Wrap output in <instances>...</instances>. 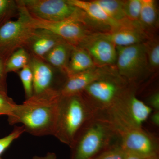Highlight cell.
Wrapping results in <instances>:
<instances>
[{
    "label": "cell",
    "instance_id": "cell-18",
    "mask_svg": "<svg viewBox=\"0 0 159 159\" xmlns=\"http://www.w3.org/2000/svg\"><path fill=\"white\" fill-rule=\"evenodd\" d=\"M74 46L65 41L51 49L43 59L51 66L59 69L66 74L67 67Z\"/></svg>",
    "mask_w": 159,
    "mask_h": 159
},
{
    "label": "cell",
    "instance_id": "cell-13",
    "mask_svg": "<svg viewBox=\"0 0 159 159\" xmlns=\"http://www.w3.org/2000/svg\"><path fill=\"white\" fill-rule=\"evenodd\" d=\"M102 34L116 47H127L142 43L153 36L146 33L139 22H133L127 19L119 28Z\"/></svg>",
    "mask_w": 159,
    "mask_h": 159
},
{
    "label": "cell",
    "instance_id": "cell-29",
    "mask_svg": "<svg viewBox=\"0 0 159 159\" xmlns=\"http://www.w3.org/2000/svg\"><path fill=\"white\" fill-rule=\"evenodd\" d=\"M6 61L0 57V92L7 93L6 74L5 70Z\"/></svg>",
    "mask_w": 159,
    "mask_h": 159
},
{
    "label": "cell",
    "instance_id": "cell-26",
    "mask_svg": "<svg viewBox=\"0 0 159 159\" xmlns=\"http://www.w3.org/2000/svg\"><path fill=\"white\" fill-rule=\"evenodd\" d=\"M25 132V131L23 125L16 126L9 135L0 139V157L12 142L20 138Z\"/></svg>",
    "mask_w": 159,
    "mask_h": 159
},
{
    "label": "cell",
    "instance_id": "cell-19",
    "mask_svg": "<svg viewBox=\"0 0 159 159\" xmlns=\"http://www.w3.org/2000/svg\"><path fill=\"white\" fill-rule=\"evenodd\" d=\"M158 12L155 0H142V7L139 20V25L150 35L158 27Z\"/></svg>",
    "mask_w": 159,
    "mask_h": 159
},
{
    "label": "cell",
    "instance_id": "cell-16",
    "mask_svg": "<svg viewBox=\"0 0 159 159\" xmlns=\"http://www.w3.org/2000/svg\"><path fill=\"white\" fill-rule=\"evenodd\" d=\"M67 1L71 5L81 9L91 19L108 29L109 31L119 28L126 20L119 22L112 19L93 1L67 0Z\"/></svg>",
    "mask_w": 159,
    "mask_h": 159
},
{
    "label": "cell",
    "instance_id": "cell-8",
    "mask_svg": "<svg viewBox=\"0 0 159 159\" xmlns=\"http://www.w3.org/2000/svg\"><path fill=\"white\" fill-rule=\"evenodd\" d=\"M32 17L48 21L58 22L73 18H80L81 9L67 0H21L17 1Z\"/></svg>",
    "mask_w": 159,
    "mask_h": 159
},
{
    "label": "cell",
    "instance_id": "cell-22",
    "mask_svg": "<svg viewBox=\"0 0 159 159\" xmlns=\"http://www.w3.org/2000/svg\"><path fill=\"white\" fill-rule=\"evenodd\" d=\"M149 72L157 70L159 67V41L157 37L152 36L144 43Z\"/></svg>",
    "mask_w": 159,
    "mask_h": 159
},
{
    "label": "cell",
    "instance_id": "cell-30",
    "mask_svg": "<svg viewBox=\"0 0 159 159\" xmlns=\"http://www.w3.org/2000/svg\"><path fill=\"white\" fill-rule=\"evenodd\" d=\"M146 104L150 107L153 111H159V92H154L147 98Z\"/></svg>",
    "mask_w": 159,
    "mask_h": 159
},
{
    "label": "cell",
    "instance_id": "cell-6",
    "mask_svg": "<svg viewBox=\"0 0 159 159\" xmlns=\"http://www.w3.org/2000/svg\"><path fill=\"white\" fill-rule=\"evenodd\" d=\"M110 120L116 131L119 144L125 152L144 157L159 156V141L157 137L143 127Z\"/></svg>",
    "mask_w": 159,
    "mask_h": 159
},
{
    "label": "cell",
    "instance_id": "cell-23",
    "mask_svg": "<svg viewBox=\"0 0 159 159\" xmlns=\"http://www.w3.org/2000/svg\"><path fill=\"white\" fill-rule=\"evenodd\" d=\"M142 7V0L124 1L123 9L125 17L133 22H139Z\"/></svg>",
    "mask_w": 159,
    "mask_h": 159
},
{
    "label": "cell",
    "instance_id": "cell-34",
    "mask_svg": "<svg viewBox=\"0 0 159 159\" xmlns=\"http://www.w3.org/2000/svg\"><path fill=\"white\" fill-rule=\"evenodd\" d=\"M0 159H2L1 158V157H0Z\"/></svg>",
    "mask_w": 159,
    "mask_h": 159
},
{
    "label": "cell",
    "instance_id": "cell-25",
    "mask_svg": "<svg viewBox=\"0 0 159 159\" xmlns=\"http://www.w3.org/2000/svg\"><path fill=\"white\" fill-rule=\"evenodd\" d=\"M125 152L119 142L100 152L93 159H125Z\"/></svg>",
    "mask_w": 159,
    "mask_h": 159
},
{
    "label": "cell",
    "instance_id": "cell-15",
    "mask_svg": "<svg viewBox=\"0 0 159 159\" xmlns=\"http://www.w3.org/2000/svg\"><path fill=\"white\" fill-rule=\"evenodd\" d=\"M65 41L51 31L44 29H35L27 46H30L33 56L43 59L51 49Z\"/></svg>",
    "mask_w": 159,
    "mask_h": 159
},
{
    "label": "cell",
    "instance_id": "cell-11",
    "mask_svg": "<svg viewBox=\"0 0 159 159\" xmlns=\"http://www.w3.org/2000/svg\"><path fill=\"white\" fill-rule=\"evenodd\" d=\"M79 47L86 50L97 66H113L116 64V47L102 33L92 34Z\"/></svg>",
    "mask_w": 159,
    "mask_h": 159
},
{
    "label": "cell",
    "instance_id": "cell-4",
    "mask_svg": "<svg viewBox=\"0 0 159 159\" xmlns=\"http://www.w3.org/2000/svg\"><path fill=\"white\" fill-rule=\"evenodd\" d=\"M95 116L81 94L61 95L53 136L70 148L80 129Z\"/></svg>",
    "mask_w": 159,
    "mask_h": 159
},
{
    "label": "cell",
    "instance_id": "cell-31",
    "mask_svg": "<svg viewBox=\"0 0 159 159\" xmlns=\"http://www.w3.org/2000/svg\"><path fill=\"white\" fill-rule=\"evenodd\" d=\"M125 159H159V156L144 157L125 152Z\"/></svg>",
    "mask_w": 159,
    "mask_h": 159
},
{
    "label": "cell",
    "instance_id": "cell-24",
    "mask_svg": "<svg viewBox=\"0 0 159 159\" xmlns=\"http://www.w3.org/2000/svg\"><path fill=\"white\" fill-rule=\"evenodd\" d=\"M19 76L22 83L26 99L33 96V78L32 71L28 64L18 72Z\"/></svg>",
    "mask_w": 159,
    "mask_h": 159
},
{
    "label": "cell",
    "instance_id": "cell-7",
    "mask_svg": "<svg viewBox=\"0 0 159 159\" xmlns=\"http://www.w3.org/2000/svg\"><path fill=\"white\" fill-rule=\"evenodd\" d=\"M116 68L118 74L136 87L150 73L144 43L127 47H116Z\"/></svg>",
    "mask_w": 159,
    "mask_h": 159
},
{
    "label": "cell",
    "instance_id": "cell-14",
    "mask_svg": "<svg viewBox=\"0 0 159 159\" xmlns=\"http://www.w3.org/2000/svg\"><path fill=\"white\" fill-rule=\"evenodd\" d=\"M113 66H96L67 77L60 90L62 97L81 93L86 87L108 73Z\"/></svg>",
    "mask_w": 159,
    "mask_h": 159
},
{
    "label": "cell",
    "instance_id": "cell-33",
    "mask_svg": "<svg viewBox=\"0 0 159 159\" xmlns=\"http://www.w3.org/2000/svg\"><path fill=\"white\" fill-rule=\"evenodd\" d=\"M32 159H57L56 154L54 152H48L43 156H35L33 157Z\"/></svg>",
    "mask_w": 159,
    "mask_h": 159
},
{
    "label": "cell",
    "instance_id": "cell-1",
    "mask_svg": "<svg viewBox=\"0 0 159 159\" xmlns=\"http://www.w3.org/2000/svg\"><path fill=\"white\" fill-rule=\"evenodd\" d=\"M60 97L59 91H54L26 99L8 117L9 124L21 123L25 132L34 136L53 135Z\"/></svg>",
    "mask_w": 159,
    "mask_h": 159
},
{
    "label": "cell",
    "instance_id": "cell-21",
    "mask_svg": "<svg viewBox=\"0 0 159 159\" xmlns=\"http://www.w3.org/2000/svg\"><path fill=\"white\" fill-rule=\"evenodd\" d=\"M30 55L24 48L17 49L11 54L5 62L6 74L19 72L29 64Z\"/></svg>",
    "mask_w": 159,
    "mask_h": 159
},
{
    "label": "cell",
    "instance_id": "cell-17",
    "mask_svg": "<svg viewBox=\"0 0 159 159\" xmlns=\"http://www.w3.org/2000/svg\"><path fill=\"white\" fill-rule=\"evenodd\" d=\"M96 66H97L85 50L81 47H74L71 52L66 74L68 77Z\"/></svg>",
    "mask_w": 159,
    "mask_h": 159
},
{
    "label": "cell",
    "instance_id": "cell-32",
    "mask_svg": "<svg viewBox=\"0 0 159 159\" xmlns=\"http://www.w3.org/2000/svg\"><path fill=\"white\" fill-rule=\"evenodd\" d=\"M149 118L151 123L156 127L159 126V111H152Z\"/></svg>",
    "mask_w": 159,
    "mask_h": 159
},
{
    "label": "cell",
    "instance_id": "cell-27",
    "mask_svg": "<svg viewBox=\"0 0 159 159\" xmlns=\"http://www.w3.org/2000/svg\"><path fill=\"white\" fill-rule=\"evenodd\" d=\"M17 104L7 95V93L0 92V116H11Z\"/></svg>",
    "mask_w": 159,
    "mask_h": 159
},
{
    "label": "cell",
    "instance_id": "cell-2",
    "mask_svg": "<svg viewBox=\"0 0 159 159\" xmlns=\"http://www.w3.org/2000/svg\"><path fill=\"white\" fill-rule=\"evenodd\" d=\"M136 87L120 76L116 67L88 86L81 93L95 115L104 116L116 108Z\"/></svg>",
    "mask_w": 159,
    "mask_h": 159
},
{
    "label": "cell",
    "instance_id": "cell-28",
    "mask_svg": "<svg viewBox=\"0 0 159 159\" xmlns=\"http://www.w3.org/2000/svg\"><path fill=\"white\" fill-rule=\"evenodd\" d=\"M15 4L11 0H0V26L9 20L8 19L14 11Z\"/></svg>",
    "mask_w": 159,
    "mask_h": 159
},
{
    "label": "cell",
    "instance_id": "cell-12",
    "mask_svg": "<svg viewBox=\"0 0 159 159\" xmlns=\"http://www.w3.org/2000/svg\"><path fill=\"white\" fill-rule=\"evenodd\" d=\"M33 78V96L52 91H59L53 67L44 60L35 56L30 57L29 63Z\"/></svg>",
    "mask_w": 159,
    "mask_h": 159
},
{
    "label": "cell",
    "instance_id": "cell-3",
    "mask_svg": "<svg viewBox=\"0 0 159 159\" xmlns=\"http://www.w3.org/2000/svg\"><path fill=\"white\" fill-rule=\"evenodd\" d=\"M119 142L113 124L105 116L95 115L80 129L71 146L70 159H93Z\"/></svg>",
    "mask_w": 159,
    "mask_h": 159
},
{
    "label": "cell",
    "instance_id": "cell-5",
    "mask_svg": "<svg viewBox=\"0 0 159 159\" xmlns=\"http://www.w3.org/2000/svg\"><path fill=\"white\" fill-rule=\"evenodd\" d=\"M22 7L28 24L34 29L51 31L74 47H80L95 33L88 25L86 15L80 18H73L58 22L48 21L31 16Z\"/></svg>",
    "mask_w": 159,
    "mask_h": 159
},
{
    "label": "cell",
    "instance_id": "cell-20",
    "mask_svg": "<svg viewBox=\"0 0 159 159\" xmlns=\"http://www.w3.org/2000/svg\"><path fill=\"white\" fill-rule=\"evenodd\" d=\"M107 15L115 20L122 22L127 19L123 9L124 1L121 0H93Z\"/></svg>",
    "mask_w": 159,
    "mask_h": 159
},
{
    "label": "cell",
    "instance_id": "cell-10",
    "mask_svg": "<svg viewBox=\"0 0 159 159\" xmlns=\"http://www.w3.org/2000/svg\"><path fill=\"white\" fill-rule=\"evenodd\" d=\"M136 88L133 89L116 108L105 116L127 125L142 127L153 111L136 97Z\"/></svg>",
    "mask_w": 159,
    "mask_h": 159
},
{
    "label": "cell",
    "instance_id": "cell-9",
    "mask_svg": "<svg viewBox=\"0 0 159 159\" xmlns=\"http://www.w3.org/2000/svg\"><path fill=\"white\" fill-rule=\"evenodd\" d=\"M19 17L0 26V57L5 61L17 49L28 45L35 29L28 24L23 9L18 6Z\"/></svg>",
    "mask_w": 159,
    "mask_h": 159
}]
</instances>
